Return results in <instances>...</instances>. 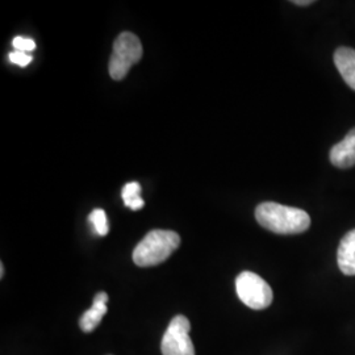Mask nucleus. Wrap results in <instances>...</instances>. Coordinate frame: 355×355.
Returning a JSON list of instances; mask_svg holds the SVG:
<instances>
[{"label": "nucleus", "mask_w": 355, "mask_h": 355, "mask_svg": "<svg viewBox=\"0 0 355 355\" xmlns=\"http://www.w3.org/2000/svg\"><path fill=\"white\" fill-rule=\"evenodd\" d=\"M10 61L12 64L24 67L32 62V55H29L28 53H23V51H12V53H10Z\"/></svg>", "instance_id": "obj_13"}, {"label": "nucleus", "mask_w": 355, "mask_h": 355, "mask_svg": "<svg viewBox=\"0 0 355 355\" xmlns=\"http://www.w3.org/2000/svg\"><path fill=\"white\" fill-rule=\"evenodd\" d=\"M334 64L346 85L355 91V51L352 48H338L334 53Z\"/></svg>", "instance_id": "obj_9"}, {"label": "nucleus", "mask_w": 355, "mask_h": 355, "mask_svg": "<svg viewBox=\"0 0 355 355\" xmlns=\"http://www.w3.org/2000/svg\"><path fill=\"white\" fill-rule=\"evenodd\" d=\"M142 45L140 38L130 32H124L116 38L114 51L110 60V76L114 80H123L130 67L142 58Z\"/></svg>", "instance_id": "obj_3"}, {"label": "nucleus", "mask_w": 355, "mask_h": 355, "mask_svg": "<svg viewBox=\"0 0 355 355\" xmlns=\"http://www.w3.org/2000/svg\"><path fill=\"white\" fill-rule=\"evenodd\" d=\"M180 243L177 232L155 229L145 236L133 252V261L137 266H157L174 253Z\"/></svg>", "instance_id": "obj_2"}, {"label": "nucleus", "mask_w": 355, "mask_h": 355, "mask_svg": "<svg viewBox=\"0 0 355 355\" xmlns=\"http://www.w3.org/2000/svg\"><path fill=\"white\" fill-rule=\"evenodd\" d=\"M337 262L341 272L347 277L355 275V229L343 237L337 252Z\"/></svg>", "instance_id": "obj_8"}, {"label": "nucleus", "mask_w": 355, "mask_h": 355, "mask_svg": "<svg viewBox=\"0 0 355 355\" xmlns=\"http://www.w3.org/2000/svg\"><path fill=\"white\" fill-rule=\"evenodd\" d=\"M89 221L94 225L95 232L99 234V236H107L108 232H110V225H108V220H107V215L105 212L101 209V208H96L94 209L89 216Z\"/></svg>", "instance_id": "obj_11"}, {"label": "nucleus", "mask_w": 355, "mask_h": 355, "mask_svg": "<svg viewBox=\"0 0 355 355\" xmlns=\"http://www.w3.org/2000/svg\"><path fill=\"white\" fill-rule=\"evenodd\" d=\"M121 198L124 204L132 211H139L144 208V200L141 198V186L137 182H130L124 186L121 191Z\"/></svg>", "instance_id": "obj_10"}, {"label": "nucleus", "mask_w": 355, "mask_h": 355, "mask_svg": "<svg viewBox=\"0 0 355 355\" xmlns=\"http://www.w3.org/2000/svg\"><path fill=\"white\" fill-rule=\"evenodd\" d=\"M108 295L105 292H99L94 297V303L89 311L83 313V316L79 320V327L85 333H91L92 330L96 329L101 322H102L103 316L107 313L108 308Z\"/></svg>", "instance_id": "obj_7"}, {"label": "nucleus", "mask_w": 355, "mask_h": 355, "mask_svg": "<svg viewBox=\"0 0 355 355\" xmlns=\"http://www.w3.org/2000/svg\"><path fill=\"white\" fill-rule=\"evenodd\" d=\"M12 44L15 51L29 53V51H33L36 49V42L32 38L17 36V37L13 38Z\"/></svg>", "instance_id": "obj_12"}, {"label": "nucleus", "mask_w": 355, "mask_h": 355, "mask_svg": "<svg viewBox=\"0 0 355 355\" xmlns=\"http://www.w3.org/2000/svg\"><path fill=\"white\" fill-rule=\"evenodd\" d=\"M189 318L179 315L171 320L161 343L164 355H195V347L190 337Z\"/></svg>", "instance_id": "obj_5"}, {"label": "nucleus", "mask_w": 355, "mask_h": 355, "mask_svg": "<svg viewBox=\"0 0 355 355\" xmlns=\"http://www.w3.org/2000/svg\"><path fill=\"white\" fill-rule=\"evenodd\" d=\"M292 3H293V4H296V6L306 7V6H311V4H313L315 1H313V0H293Z\"/></svg>", "instance_id": "obj_14"}, {"label": "nucleus", "mask_w": 355, "mask_h": 355, "mask_svg": "<svg viewBox=\"0 0 355 355\" xmlns=\"http://www.w3.org/2000/svg\"><path fill=\"white\" fill-rule=\"evenodd\" d=\"M236 291L242 303L254 311L266 309L274 299L272 290L266 280L252 271H243L237 277Z\"/></svg>", "instance_id": "obj_4"}, {"label": "nucleus", "mask_w": 355, "mask_h": 355, "mask_svg": "<svg viewBox=\"0 0 355 355\" xmlns=\"http://www.w3.org/2000/svg\"><path fill=\"white\" fill-rule=\"evenodd\" d=\"M255 218L261 227L277 234H300L311 227V217L303 209L272 202L259 204Z\"/></svg>", "instance_id": "obj_1"}, {"label": "nucleus", "mask_w": 355, "mask_h": 355, "mask_svg": "<svg viewBox=\"0 0 355 355\" xmlns=\"http://www.w3.org/2000/svg\"><path fill=\"white\" fill-rule=\"evenodd\" d=\"M0 277H1V278L4 277V265H3V263L0 265Z\"/></svg>", "instance_id": "obj_15"}, {"label": "nucleus", "mask_w": 355, "mask_h": 355, "mask_svg": "<svg viewBox=\"0 0 355 355\" xmlns=\"http://www.w3.org/2000/svg\"><path fill=\"white\" fill-rule=\"evenodd\" d=\"M330 162L338 168H349L355 166V128L346 137L330 150Z\"/></svg>", "instance_id": "obj_6"}]
</instances>
